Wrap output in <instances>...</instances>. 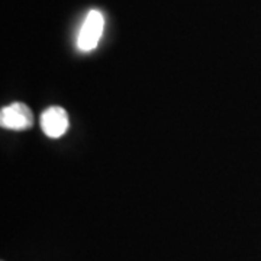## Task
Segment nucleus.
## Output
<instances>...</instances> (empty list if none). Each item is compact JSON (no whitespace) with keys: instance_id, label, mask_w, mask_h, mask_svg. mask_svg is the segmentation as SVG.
<instances>
[{"instance_id":"1","label":"nucleus","mask_w":261,"mask_h":261,"mask_svg":"<svg viewBox=\"0 0 261 261\" xmlns=\"http://www.w3.org/2000/svg\"><path fill=\"white\" fill-rule=\"evenodd\" d=\"M103 28H105V18L102 12L97 9H92L84 19L82 29L77 37V48L83 53L93 51L97 47L100 38H102Z\"/></svg>"},{"instance_id":"3","label":"nucleus","mask_w":261,"mask_h":261,"mask_svg":"<svg viewBox=\"0 0 261 261\" xmlns=\"http://www.w3.org/2000/svg\"><path fill=\"white\" fill-rule=\"evenodd\" d=\"M39 123H41V129L47 137L60 138L68 129L70 121L65 109L60 106H51L42 112Z\"/></svg>"},{"instance_id":"2","label":"nucleus","mask_w":261,"mask_h":261,"mask_svg":"<svg viewBox=\"0 0 261 261\" xmlns=\"http://www.w3.org/2000/svg\"><path fill=\"white\" fill-rule=\"evenodd\" d=\"M0 125L5 129L27 130L34 125V113L25 103L15 102L0 111Z\"/></svg>"}]
</instances>
